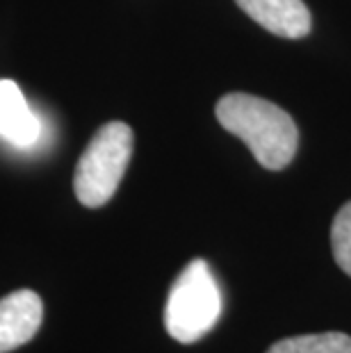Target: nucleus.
<instances>
[{
	"label": "nucleus",
	"instance_id": "nucleus-1",
	"mask_svg": "<svg viewBox=\"0 0 351 353\" xmlns=\"http://www.w3.org/2000/svg\"><path fill=\"white\" fill-rule=\"evenodd\" d=\"M214 114L223 130L240 137L265 169H285L297 155V123L279 105L260 96L233 92L219 99Z\"/></svg>",
	"mask_w": 351,
	"mask_h": 353
},
{
	"label": "nucleus",
	"instance_id": "nucleus-2",
	"mask_svg": "<svg viewBox=\"0 0 351 353\" xmlns=\"http://www.w3.org/2000/svg\"><path fill=\"white\" fill-rule=\"evenodd\" d=\"M221 317V290L205 260H192L171 285L164 305L167 333L181 344L208 335Z\"/></svg>",
	"mask_w": 351,
	"mask_h": 353
},
{
	"label": "nucleus",
	"instance_id": "nucleus-3",
	"mask_svg": "<svg viewBox=\"0 0 351 353\" xmlns=\"http://www.w3.org/2000/svg\"><path fill=\"white\" fill-rule=\"evenodd\" d=\"M135 134L123 121H110L94 134L80 155L73 190L85 208H101L114 196L132 157Z\"/></svg>",
	"mask_w": 351,
	"mask_h": 353
},
{
	"label": "nucleus",
	"instance_id": "nucleus-4",
	"mask_svg": "<svg viewBox=\"0 0 351 353\" xmlns=\"http://www.w3.org/2000/svg\"><path fill=\"white\" fill-rule=\"evenodd\" d=\"M43 303L37 292L17 290L0 299V353L23 347L41 326Z\"/></svg>",
	"mask_w": 351,
	"mask_h": 353
},
{
	"label": "nucleus",
	"instance_id": "nucleus-5",
	"mask_svg": "<svg viewBox=\"0 0 351 353\" xmlns=\"http://www.w3.org/2000/svg\"><path fill=\"white\" fill-rule=\"evenodd\" d=\"M235 3L246 17H251L272 34L301 39L310 32L312 19L303 0H235Z\"/></svg>",
	"mask_w": 351,
	"mask_h": 353
},
{
	"label": "nucleus",
	"instance_id": "nucleus-6",
	"mask_svg": "<svg viewBox=\"0 0 351 353\" xmlns=\"http://www.w3.org/2000/svg\"><path fill=\"white\" fill-rule=\"evenodd\" d=\"M41 134L39 117L14 80H0V137L19 148L32 146Z\"/></svg>",
	"mask_w": 351,
	"mask_h": 353
},
{
	"label": "nucleus",
	"instance_id": "nucleus-7",
	"mask_svg": "<svg viewBox=\"0 0 351 353\" xmlns=\"http://www.w3.org/2000/svg\"><path fill=\"white\" fill-rule=\"evenodd\" d=\"M267 353H351V337L345 333H317L285 337L272 344Z\"/></svg>",
	"mask_w": 351,
	"mask_h": 353
},
{
	"label": "nucleus",
	"instance_id": "nucleus-8",
	"mask_svg": "<svg viewBox=\"0 0 351 353\" xmlns=\"http://www.w3.org/2000/svg\"><path fill=\"white\" fill-rule=\"evenodd\" d=\"M331 249L338 267L351 276V201L340 208L331 226Z\"/></svg>",
	"mask_w": 351,
	"mask_h": 353
}]
</instances>
